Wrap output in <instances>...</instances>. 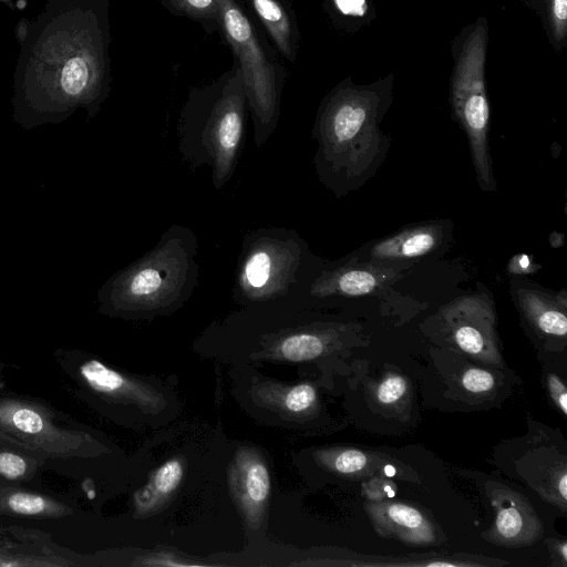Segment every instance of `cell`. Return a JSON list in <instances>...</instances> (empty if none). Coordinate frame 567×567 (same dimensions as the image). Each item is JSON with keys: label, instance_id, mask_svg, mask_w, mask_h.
<instances>
[{"label": "cell", "instance_id": "obj_1", "mask_svg": "<svg viewBox=\"0 0 567 567\" xmlns=\"http://www.w3.org/2000/svg\"><path fill=\"white\" fill-rule=\"evenodd\" d=\"M109 0H63L32 28L17 68L18 90L35 106L99 104L111 83Z\"/></svg>", "mask_w": 567, "mask_h": 567}, {"label": "cell", "instance_id": "obj_2", "mask_svg": "<svg viewBox=\"0 0 567 567\" xmlns=\"http://www.w3.org/2000/svg\"><path fill=\"white\" fill-rule=\"evenodd\" d=\"M393 85V73L369 84L348 76L328 92L313 128L323 168L353 178L370 167L381 151L379 124L392 103Z\"/></svg>", "mask_w": 567, "mask_h": 567}, {"label": "cell", "instance_id": "obj_3", "mask_svg": "<svg viewBox=\"0 0 567 567\" xmlns=\"http://www.w3.org/2000/svg\"><path fill=\"white\" fill-rule=\"evenodd\" d=\"M248 112L243 73L236 60L213 82L190 87L181 110V153L192 165L212 167L216 189L234 174Z\"/></svg>", "mask_w": 567, "mask_h": 567}, {"label": "cell", "instance_id": "obj_4", "mask_svg": "<svg viewBox=\"0 0 567 567\" xmlns=\"http://www.w3.org/2000/svg\"><path fill=\"white\" fill-rule=\"evenodd\" d=\"M197 239L188 228L174 225L157 245L113 280L112 305L134 316L173 311L190 297L197 279Z\"/></svg>", "mask_w": 567, "mask_h": 567}, {"label": "cell", "instance_id": "obj_5", "mask_svg": "<svg viewBox=\"0 0 567 567\" xmlns=\"http://www.w3.org/2000/svg\"><path fill=\"white\" fill-rule=\"evenodd\" d=\"M220 34L241 69L254 141L262 146L277 127L288 70L261 27L239 0H218Z\"/></svg>", "mask_w": 567, "mask_h": 567}, {"label": "cell", "instance_id": "obj_6", "mask_svg": "<svg viewBox=\"0 0 567 567\" xmlns=\"http://www.w3.org/2000/svg\"><path fill=\"white\" fill-rule=\"evenodd\" d=\"M488 19L480 16L451 41L450 103L454 117L467 134L477 181L484 190L492 192L496 185L488 151Z\"/></svg>", "mask_w": 567, "mask_h": 567}, {"label": "cell", "instance_id": "obj_7", "mask_svg": "<svg viewBox=\"0 0 567 567\" xmlns=\"http://www.w3.org/2000/svg\"><path fill=\"white\" fill-rule=\"evenodd\" d=\"M301 249L292 236L266 233L255 235L240 262L237 288L250 301L284 296L296 280Z\"/></svg>", "mask_w": 567, "mask_h": 567}, {"label": "cell", "instance_id": "obj_8", "mask_svg": "<svg viewBox=\"0 0 567 567\" xmlns=\"http://www.w3.org/2000/svg\"><path fill=\"white\" fill-rule=\"evenodd\" d=\"M455 343L466 353L476 357H495L492 305L481 296L464 297L445 310Z\"/></svg>", "mask_w": 567, "mask_h": 567}, {"label": "cell", "instance_id": "obj_9", "mask_svg": "<svg viewBox=\"0 0 567 567\" xmlns=\"http://www.w3.org/2000/svg\"><path fill=\"white\" fill-rule=\"evenodd\" d=\"M492 503L495 522L489 530L491 542L519 547L535 543L543 535V525L528 502L507 487L494 488Z\"/></svg>", "mask_w": 567, "mask_h": 567}, {"label": "cell", "instance_id": "obj_10", "mask_svg": "<svg viewBox=\"0 0 567 567\" xmlns=\"http://www.w3.org/2000/svg\"><path fill=\"white\" fill-rule=\"evenodd\" d=\"M398 277L396 271L380 265L349 262L322 272L311 285L310 293L316 297L364 296L389 286Z\"/></svg>", "mask_w": 567, "mask_h": 567}, {"label": "cell", "instance_id": "obj_11", "mask_svg": "<svg viewBox=\"0 0 567 567\" xmlns=\"http://www.w3.org/2000/svg\"><path fill=\"white\" fill-rule=\"evenodd\" d=\"M0 429L48 451L71 453L75 450L70 434H62L35 409L16 401H0Z\"/></svg>", "mask_w": 567, "mask_h": 567}, {"label": "cell", "instance_id": "obj_12", "mask_svg": "<svg viewBox=\"0 0 567 567\" xmlns=\"http://www.w3.org/2000/svg\"><path fill=\"white\" fill-rule=\"evenodd\" d=\"M261 27L278 53L296 63L301 34L296 12L286 0H239Z\"/></svg>", "mask_w": 567, "mask_h": 567}, {"label": "cell", "instance_id": "obj_13", "mask_svg": "<svg viewBox=\"0 0 567 567\" xmlns=\"http://www.w3.org/2000/svg\"><path fill=\"white\" fill-rule=\"evenodd\" d=\"M375 528L383 536L395 537L410 545L435 542L432 523L416 508L401 503H380L367 506Z\"/></svg>", "mask_w": 567, "mask_h": 567}, {"label": "cell", "instance_id": "obj_14", "mask_svg": "<svg viewBox=\"0 0 567 567\" xmlns=\"http://www.w3.org/2000/svg\"><path fill=\"white\" fill-rule=\"evenodd\" d=\"M235 494L246 515L258 519L270 493V475L266 463L256 454L245 452L236 460Z\"/></svg>", "mask_w": 567, "mask_h": 567}, {"label": "cell", "instance_id": "obj_15", "mask_svg": "<svg viewBox=\"0 0 567 567\" xmlns=\"http://www.w3.org/2000/svg\"><path fill=\"white\" fill-rule=\"evenodd\" d=\"M440 237V229L434 226L405 229L375 244L371 256L378 260L419 257L435 249Z\"/></svg>", "mask_w": 567, "mask_h": 567}, {"label": "cell", "instance_id": "obj_16", "mask_svg": "<svg viewBox=\"0 0 567 567\" xmlns=\"http://www.w3.org/2000/svg\"><path fill=\"white\" fill-rule=\"evenodd\" d=\"M518 300L527 318L544 333L565 337L567 318L558 298L539 290L519 289Z\"/></svg>", "mask_w": 567, "mask_h": 567}, {"label": "cell", "instance_id": "obj_17", "mask_svg": "<svg viewBox=\"0 0 567 567\" xmlns=\"http://www.w3.org/2000/svg\"><path fill=\"white\" fill-rule=\"evenodd\" d=\"M184 476V463L179 458H171L162 464L152 478L134 496L138 514H148L173 495Z\"/></svg>", "mask_w": 567, "mask_h": 567}, {"label": "cell", "instance_id": "obj_18", "mask_svg": "<svg viewBox=\"0 0 567 567\" xmlns=\"http://www.w3.org/2000/svg\"><path fill=\"white\" fill-rule=\"evenodd\" d=\"M81 374L91 388L103 394L124 400L145 402L147 392L137 382L131 381L121 373L107 368L97 360L85 362Z\"/></svg>", "mask_w": 567, "mask_h": 567}, {"label": "cell", "instance_id": "obj_19", "mask_svg": "<svg viewBox=\"0 0 567 567\" xmlns=\"http://www.w3.org/2000/svg\"><path fill=\"white\" fill-rule=\"evenodd\" d=\"M323 9L333 27L353 34L375 18L372 0H324Z\"/></svg>", "mask_w": 567, "mask_h": 567}, {"label": "cell", "instance_id": "obj_20", "mask_svg": "<svg viewBox=\"0 0 567 567\" xmlns=\"http://www.w3.org/2000/svg\"><path fill=\"white\" fill-rule=\"evenodd\" d=\"M540 20L554 52L560 54L567 44V0H522Z\"/></svg>", "mask_w": 567, "mask_h": 567}, {"label": "cell", "instance_id": "obj_21", "mask_svg": "<svg viewBox=\"0 0 567 567\" xmlns=\"http://www.w3.org/2000/svg\"><path fill=\"white\" fill-rule=\"evenodd\" d=\"M176 17H184L200 24L207 34L220 32L218 0H157Z\"/></svg>", "mask_w": 567, "mask_h": 567}, {"label": "cell", "instance_id": "obj_22", "mask_svg": "<svg viewBox=\"0 0 567 567\" xmlns=\"http://www.w3.org/2000/svg\"><path fill=\"white\" fill-rule=\"evenodd\" d=\"M324 351L323 339L312 332H296L281 338L274 346V354L290 362L315 359Z\"/></svg>", "mask_w": 567, "mask_h": 567}, {"label": "cell", "instance_id": "obj_23", "mask_svg": "<svg viewBox=\"0 0 567 567\" xmlns=\"http://www.w3.org/2000/svg\"><path fill=\"white\" fill-rule=\"evenodd\" d=\"M317 393L309 383H300L288 388L282 395L284 408L292 413L300 414L315 405Z\"/></svg>", "mask_w": 567, "mask_h": 567}, {"label": "cell", "instance_id": "obj_24", "mask_svg": "<svg viewBox=\"0 0 567 567\" xmlns=\"http://www.w3.org/2000/svg\"><path fill=\"white\" fill-rule=\"evenodd\" d=\"M8 506L18 514L38 515L45 511L48 504L40 495L19 492L8 497Z\"/></svg>", "mask_w": 567, "mask_h": 567}, {"label": "cell", "instance_id": "obj_25", "mask_svg": "<svg viewBox=\"0 0 567 567\" xmlns=\"http://www.w3.org/2000/svg\"><path fill=\"white\" fill-rule=\"evenodd\" d=\"M406 391V381L401 375H389L378 388L380 403L390 405L398 402Z\"/></svg>", "mask_w": 567, "mask_h": 567}, {"label": "cell", "instance_id": "obj_26", "mask_svg": "<svg viewBox=\"0 0 567 567\" xmlns=\"http://www.w3.org/2000/svg\"><path fill=\"white\" fill-rule=\"evenodd\" d=\"M331 464L338 472L351 474L367 465V456L358 450H344L333 456Z\"/></svg>", "mask_w": 567, "mask_h": 567}, {"label": "cell", "instance_id": "obj_27", "mask_svg": "<svg viewBox=\"0 0 567 567\" xmlns=\"http://www.w3.org/2000/svg\"><path fill=\"white\" fill-rule=\"evenodd\" d=\"M462 384L470 392L484 393L493 389L495 380L488 371L472 368L464 372Z\"/></svg>", "mask_w": 567, "mask_h": 567}, {"label": "cell", "instance_id": "obj_28", "mask_svg": "<svg viewBox=\"0 0 567 567\" xmlns=\"http://www.w3.org/2000/svg\"><path fill=\"white\" fill-rule=\"evenodd\" d=\"M27 470L25 461L13 453H0V474L9 480L21 477Z\"/></svg>", "mask_w": 567, "mask_h": 567}, {"label": "cell", "instance_id": "obj_29", "mask_svg": "<svg viewBox=\"0 0 567 567\" xmlns=\"http://www.w3.org/2000/svg\"><path fill=\"white\" fill-rule=\"evenodd\" d=\"M548 388L553 400L556 405L561 410L564 414H567V390L563 381L554 375L549 374L547 378Z\"/></svg>", "mask_w": 567, "mask_h": 567}, {"label": "cell", "instance_id": "obj_30", "mask_svg": "<svg viewBox=\"0 0 567 567\" xmlns=\"http://www.w3.org/2000/svg\"><path fill=\"white\" fill-rule=\"evenodd\" d=\"M508 269L515 274L533 271L530 259L526 255H519L513 258L508 265Z\"/></svg>", "mask_w": 567, "mask_h": 567}, {"label": "cell", "instance_id": "obj_31", "mask_svg": "<svg viewBox=\"0 0 567 567\" xmlns=\"http://www.w3.org/2000/svg\"><path fill=\"white\" fill-rule=\"evenodd\" d=\"M566 481H567L566 473L563 472V474L559 477V481L557 483V489H558V493L560 494V497L563 498L564 502L566 501V495H567Z\"/></svg>", "mask_w": 567, "mask_h": 567}]
</instances>
